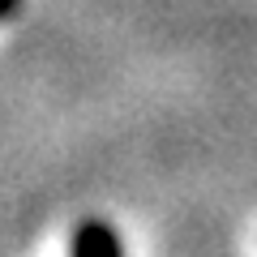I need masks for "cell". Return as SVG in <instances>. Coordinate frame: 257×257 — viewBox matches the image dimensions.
Instances as JSON below:
<instances>
[{
  "instance_id": "1",
  "label": "cell",
  "mask_w": 257,
  "mask_h": 257,
  "mask_svg": "<svg viewBox=\"0 0 257 257\" xmlns=\"http://www.w3.org/2000/svg\"><path fill=\"white\" fill-rule=\"evenodd\" d=\"M73 257H124V253L107 223H82L73 236Z\"/></svg>"
},
{
  "instance_id": "2",
  "label": "cell",
  "mask_w": 257,
  "mask_h": 257,
  "mask_svg": "<svg viewBox=\"0 0 257 257\" xmlns=\"http://www.w3.org/2000/svg\"><path fill=\"white\" fill-rule=\"evenodd\" d=\"M13 9H18V0H0V18H9Z\"/></svg>"
}]
</instances>
